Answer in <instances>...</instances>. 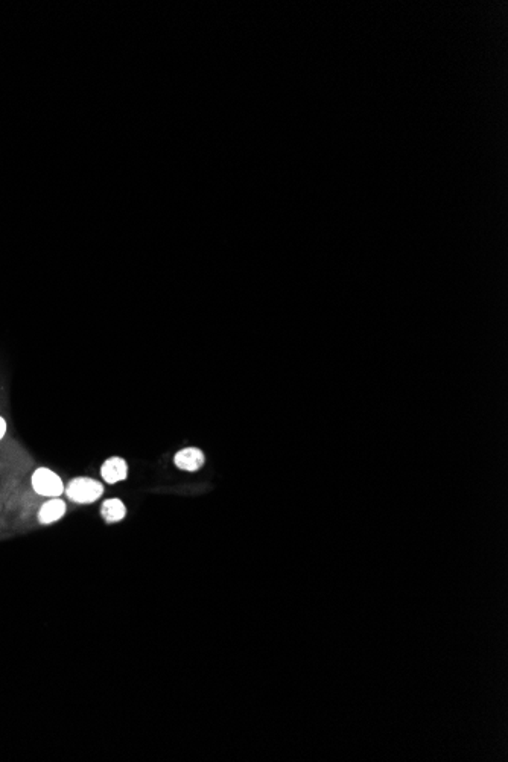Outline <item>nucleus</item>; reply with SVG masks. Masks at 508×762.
<instances>
[{
    "label": "nucleus",
    "instance_id": "obj_3",
    "mask_svg": "<svg viewBox=\"0 0 508 762\" xmlns=\"http://www.w3.org/2000/svg\"><path fill=\"white\" fill-rule=\"evenodd\" d=\"M128 463L122 456H111L101 465V478L107 484H118L128 478Z\"/></svg>",
    "mask_w": 508,
    "mask_h": 762
},
{
    "label": "nucleus",
    "instance_id": "obj_7",
    "mask_svg": "<svg viewBox=\"0 0 508 762\" xmlns=\"http://www.w3.org/2000/svg\"><path fill=\"white\" fill-rule=\"evenodd\" d=\"M6 431H8V425H6V420L0 416V440L6 435Z\"/></svg>",
    "mask_w": 508,
    "mask_h": 762
},
{
    "label": "nucleus",
    "instance_id": "obj_5",
    "mask_svg": "<svg viewBox=\"0 0 508 762\" xmlns=\"http://www.w3.org/2000/svg\"><path fill=\"white\" fill-rule=\"evenodd\" d=\"M67 512V504L61 498H50L40 507L39 522L43 525H50L58 522Z\"/></svg>",
    "mask_w": 508,
    "mask_h": 762
},
{
    "label": "nucleus",
    "instance_id": "obj_1",
    "mask_svg": "<svg viewBox=\"0 0 508 762\" xmlns=\"http://www.w3.org/2000/svg\"><path fill=\"white\" fill-rule=\"evenodd\" d=\"M64 493L70 501L76 502V504H93L104 495V486L97 479L79 477L69 482Z\"/></svg>",
    "mask_w": 508,
    "mask_h": 762
},
{
    "label": "nucleus",
    "instance_id": "obj_6",
    "mask_svg": "<svg viewBox=\"0 0 508 762\" xmlns=\"http://www.w3.org/2000/svg\"><path fill=\"white\" fill-rule=\"evenodd\" d=\"M101 516L107 524H118L127 516V507L119 498H111L102 502Z\"/></svg>",
    "mask_w": 508,
    "mask_h": 762
},
{
    "label": "nucleus",
    "instance_id": "obj_2",
    "mask_svg": "<svg viewBox=\"0 0 508 762\" xmlns=\"http://www.w3.org/2000/svg\"><path fill=\"white\" fill-rule=\"evenodd\" d=\"M32 489L40 496L44 498H60L64 493L66 487L58 473L50 470L49 468H40L32 473Z\"/></svg>",
    "mask_w": 508,
    "mask_h": 762
},
{
    "label": "nucleus",
    "instance_id": "obj_4",
    "mask_svg": "<svg viewBox=\"0 0 508 762\" xmlns=\"http://www.w3.org/2000/svg\"><path fill=\"white\" fill-rule=\"evenodd\" d=\"M174 463L180 470L197 472L206 463V456H204L202 451L198 449V447H186V449H181L175 454Z\"/></svg>",
    "mask_w": 508,
    "mask_h": 762
}]
</instances>
